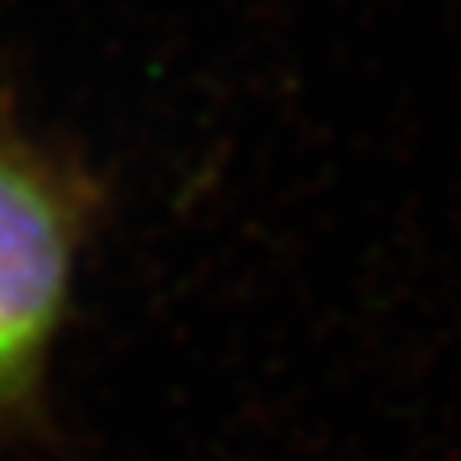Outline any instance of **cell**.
<instances>
[{
  "label": "cell",
  "instance_id": "obj_1",
  "mask_svg": "<svg viewBox=\"0 0 461 461\" xmlns=\"http://www.w3.org/2000/svg\"><path fill=\"white\" fill-rule=\"evenodd\" d=\"M93 220V181L0 115V427L32 423Z\"/></svg>",
  "mask_w": 461,
  "mask_h": 461
}]
</instances>
